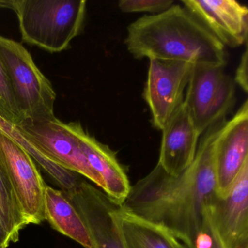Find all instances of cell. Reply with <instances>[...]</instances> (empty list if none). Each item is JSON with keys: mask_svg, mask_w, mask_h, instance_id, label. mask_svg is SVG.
<instances>
[{"mask_svg": "<svg viewBox=\"0 0 248 248\" xmlns=\"http://www.w3.org/2000/svg\"><path fill=\"white\" fill-rule=\"evenodd\" d=\"M226 119L207 129L199 140L194 160L172 175L156 165L131 186L123 210L170 232L194 248L205 219V205L216 192L215 152Z\"/></svg>", "mask_w": 248, "mask_h": 248, "instance_id": "1", "label": "cell"}, {"mask_svg": "<svg viewBox=\"0 0 248 248\" xmlns=\"http://www.w3.org/2000/svg\"><path fill=\"white\" fill-rule=\"evenodd\" d=\"M127 51L136 59L177 61L191 64L226 66V47L181 5L145 15L127 27Z\"/></svg>", "mask_w": 248, "mask_h": 248, "instance_id": "2", "label": "cell"}, {"mask_svg": "<svg viewBox=\"0 0 248 248\" xmlns=\"http://www.w3.org/2000/svg\"><path fill=\"white\" fill-rule=\"evenodd\" d=\"M84 0H14L23 41L60 53L80 33L86 14Z\"/></svg>", "mask_w": 248, "mask_h": 248, "instance_id": "3", "label": "cell"}, {"mask_svg": "<svg viewBox=\"0 0 248 248\" xmlns=\"http://www.w3.org/2000/svg\"><path fill=\"white\" fill-rule=\"evenodd\" d=\"M0 61L23 122L43 123L56 119V91L28 50L15 40L0 37Z\"/></svg>", "mask_w": 248, "mask_h": 248, "instance_id": "4", "label": "cell"}, {"mask_svg": "<svg viewBox=\"0 0 248 248\" xmlns=\"http://www.w3.org/2000/svg\"><path fill=\"white\" fill-rule=\"evenodd\" d=\"M235 88L224 66L192 65L184 104L199 136L226 119L236 101Z\"/></svg>", "mask_w": 248, "mask_h": 248, "instance_id": "5", "label": "cell"}, {"mask_svg": "<svg viewBox=\"0 0 248 248\" xmlns=\"http://www.w3.org/2000/svg\"><path fill=\"white\" fill-rule=\"evenodd\" d=\"M0 176L15 196L29 224L46 220L45 182L30 154L0 132Z\"/></svg>", "mask_w": 248, "mask_h": 248, "instance_id": "6", "label": "cell"}, {"mask_svg": "<svg viewBox=\"0 0 248 248\" xmlns=\"http://www.w3.org/2000/svg\"><path fill=\"white\" fill-rule=\"evenodd\" d=\"M16 127L23 137L49 161L80 174L104 191L102 179L90 165L67 124L56 118L43 123L23 122Z\"/></svg>", "mask_w": 248, "mask_h": 248, "instance_id": "7", "label": "cell"}, {"mask_svg": "<svg viewBox=\"0 0 248 248\" xmlns=\"http://www.w3.org/2000/svg\"><path fill=\"white\" fill-rule=\"evenodd\" d=\"M63 191L86 226L93 248H126L119 221L121 204L80 178Z\"/></svg>", "mask_w": 248, "mask_h": 248, "instance_id": "8", "label": "cell"}, {"mask_svg": "<svg viewBox=\"0 0 248 248\" xmlns=\"http://www.w3.org/2000/svg\"><path fill=\"white\" fill-rule=\"evenodd\" d=\"M191 68L192 64L186 62L149 60L143 97L157 130L162 131L184 104Z\"/></svg>", "mask_w": 248, "mask_h": 248, "instance_id": "9", "label": "cell"}, {"mask_svg": "<svg viewBox=\"0 0 248 248\" xmlns=\"http://www.w3.org/2000/svg\"><path fill=\"white\" fill-rule=\"evenodd\" d=\"M205 213L223 248H248V162L226 196L209 197Z\"/></svg>", "mask_w": 248, "mask_h": 248, "instance_id": "10", "label": "cell"}, {"mask_svg": "<svg viewBox=\"0 0 248 248\" xmlns=\"http://www.w3.org/2000/svg\"><path fill=\"white\" fill-rule=\"evenodd\" d=\"M248 162V101L223 124L216 143L215 174L216 192L224 197Z\"/></svg>", "mask_w": 248, "mask_h": 248, "instance_id": "11", "label": "cell"}, {"mask_svg": "<svg viewBox=\"0 0 248 248\" xmlns=\"http://www.w3.org/2000/svg\"><path fill=\"white\" fill-rule=\"evenodd\" d=\"M181 3L225 47L247 44L248 10L245 5L234 0H183Z\"/></svg>", "mask_w": 248, "mask_h": 248, "instance_id": "12", "label": "cell"}, {"mask_svg": "<svg viewBox=\"0 0 248 248\" xmlns=\"http://www.w3.org/2000/svg\"><path fill=\"white\" fill-rule=\"evenodd\" d=\"M67 124L78 139L79 147L90 165L102 179L104 192L123 204L130 192L131 185L127 172L115 153L107 145L91 136L78 122Z\"/></svg>", "mask_w": 248, "mask_h": 248, "instance_id": "13", "label": "cell"}, {"mask_svg": "<svg viewBox=\"0 0 248 248\" xmlns=\"http://www.w3.org/2000/svg\"><path fill=\"white\" fill-rule=\"evenodd\" d=\"M162 132L157 164L170 175H178L194 160L200 138L184 104Z\"/></svg>", "mask_w": 248, "mask_h": 248, "instance_id": "14", "label": "cell"}, {"mask_svg": "<svg viewBox=\"0 0 248 248\" xmlns=\"http://www.w3.org/2000/svg\"><path fill=\"white\" fill-rule=\"evenodd\" d=\"M45 216L50 226L85 248H93L91 238L80 216L62 190L46 186Z\"/></svg>", "mask_w": 248, "mask_h": 248, "instance_id": "15", "label": "cell"}, {"mask_svg": "<svg viewBox=\"0 0 248 248\" xmlns=\"http://www.w3.org/2000/svg\"><path fill=\"white\" fill-rule=\"evenodd\" d=\"M118 216L126 248H188L166 229L133 216L122 205Z\"/></svg>", "mask_w": 248, "mask_h": 248, "instance_id": "16", "label": "cell"}, {"mask_svg": "<svg viewBox=\"0 0 248 248\" xmlns=\"http://www.w3.org/2000/svg\"><path fill=\"white\" fill-rule=\"evenodd\" d=\"M0 132L11 138L21 147L24 148L33 158L34 162H37L39 166L41 167L54 180L55 182L59 184L63 191L72 188L78 182L79 178L77 175V173L63 169L45 157L23 137L22 135L17 129L16 125L7 120L1 114H0Z\"/></svg>", "mask_w": 248, "mask_h": 248, "instance_id": "17", "label": "cell"}, {"mask_svg": "<svg viewBox=\"0 0 248 248\" xmlns=\"http://www.w3.org/2000/svg\"><path fill=\"white\" fill-rule=\"evenodd\" d=\"M0 220L11 239L16 242L20 232L29 225L14 194L0 176Z\"/></svg>", "mask_w": 248, "mask_h": 248, "instance_id": "18", "label": "cell"}, {"mask_svg": "<svg viewBox=\"0 0 248 248\" xmlns=\"http://www.w3.org/2000/svg\"><path fill=\"white\" fill-rule=\"evenodd\" d=\"M0 114L16 125L21 124L23 119L17 108L9 81L0 61Z\"/></svg>", "mask_w": 248, "mask_h": 248, "instance_id": "19", "label": "cell"}, {"mask_svg": "<svg viewBox=\"0 0 248 248\" xmlns=\"http://www.w3.org/2000/svg\"><path fill=\"white\" fill-rule=\"evenodd\" d=\"M173 4V0H123L118 7L124 13H150L154 15L166 11Z\"/></svg>", "mask_w": 248, "mask_h": 248, "instance_id": "20", "label": "cell"}, {"mask_svg": "<svg viewBox=\"0 0 248 248\" xmlns=\"http://www.w3.org/2000/svg\"><path fill=\"white\" fill-rule=\"evenodd\" d=\"M194 248H223L205 213L204 225L197 237Z\"/></svg>", "mask_w": 248, "mask_h": 248, "instance_id": "21", "label": "cell"}, {"mask_svg": "<svg viewBox=\"0 0 248 248\" xmlns=\"http://www.w3.org/2000/svg\"><path fill=\"white\" fill-rule=\"evenodd\" d=\"M248 47H245V52L241 58L239 66L236 68L233 81L235 84H237L245 93H248Z\"/></svg>", "mask_w": 248, "mask_h": 248, "instance_id": "22", "label": "cell"}, {"mask_svg": "<svg viewBox=\"0 0 248 248\" xmlns=\"http://www.w3.org/2000/svg\"><path fill=\"white\" fill-rule=\"evenodd\" d=\"M11 243V239L0 220V248H8Z\"/></svg>", "mask_w": 248, "mask_h": 248, "instance_id": "23", "label": "cell"}, {"mask_svg": "<svg viewBox=\"0 0 248 248\" xmlns=\"http://www.w3.org/2000/svg\"><path fill=\"white\" fill-rule=\"evenodd\" d=\"M14 0H1L0 1V8L13 10Z\"/></svg>", "mask_w": 248, "mask_h": 248, "instance_id": "24", "label": "cell"}]
</instances>
